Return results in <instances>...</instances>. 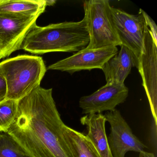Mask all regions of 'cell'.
Returning <instances> with one entry per match:
<instances>
[{
	"instance_id": "6da1fadb",
	"label": "cell",
	"mask_w": 157,
	"mask_h": 157,
	"mask_svg": "<svg viewBox=\"0 0 157 157\" xmlns=\"http://www.w3.org/2000/svg\"><path fill=\"white\" fill-rule=\"evenodd\" d=\"M52 92L39 86L18 101L17 115L7 130L29 157H71Z\"/></svg>"
},
{
	"instance_id": "7a4b0ae2",
	"label": "cell",
	"mask_w": 157,
	"mask_h": 157,
	"mask_svg": "<svg viewBox=\"0 0 157 157\" xmlns=\"http://www.w3.org/2000/svg\"><path fill=\"white\" fill-rule=\"evenodd\" d=\"M90 38L86 18L44 27L35 25L24 40L21 48L33 54L51 52L77 53L85 49Z\"/></svg>"
},
{
	"instance_id": "3957f363",
	"label": "cell",
	"mask_w": 157,
	"mask_h": 157,
	"mask_svg": "<svg viewBox=\"0 0 157 157\" xmlns=\"http://www.w3.org/2000/svg\"><path fill=\"white\" fill-rule=\"evenodd\" d=\"M47 71L41 57L21 55L0 63V74L7 85L6 99L18 101L40 86Z\"/></svg>"
},
{
	"instance_id": "277c9868",
	"label": "cell",
	"mask_w": 157,
	"mask_h": 157,
	"mask_svg": "<svg viewBox=\"0 0 157 157\" xmlns=\"http://www.w3.org/2000/svg\"><path fill=\"white\" fill-rule=\"evenodd\" d=\"M83 7L90 38V43L85 49L121 46V42L113 25L112 7L109 1H85Z\"/></svg>"
},
{
	"instance_id": "5b68a950",
	"label": "cell",
	"mask_w": 157,
	"mask_h": 157,
	"mask_svg": "<svg viewBox=\"0 0 157 157\" xmlns=\"http://www.w3.org/2000/svg\"><path fill=\"white\" fill-rule=\"evenodd\" d=\"M138 69L147 94L155 126L157 124V45L145 24L144 41L138 60Z\"/></svg>"
},
{
	"instance_id": "8992f818",
	"label": "cell",
	"mask_w": 157,
	"mask_h": 157,
	"mask_svg": "<svg viewBox=\"0 0 157 157\" xmlns=\"http://www.w3.org/2000/svg\"><path fill=\"white\" fill-rule=\"evenodd\" d=\"M111 15L113 25L121 45L132 51L138 60L143 47L145 25L141 9L138 14L135 15L112 7Z\"/></svg>"
},
{
	"instance_id": "52a82bcc",
	"label": "cell",
	"mask_w": 157,
	"mask_h": 157,
	"mask_svg": "<svg viewBox=\"0 0 157 157\" xmlns=\"http://www.w3.org/2000/svg\"><path fill=\"white\" fill-rule=\"evenodd\" d=\"M104 116L111 125L107 141L113 157H125L129 151H144L147 147L133 134L119 110L107 112Z\"/></svg>"
},
{
	"instance_id": "ba28073f",
	"label": "cell",
	"mask_w": 157,
	"mask_h": 157,
	"mask_svg": "<svg viewBox=\"0 0 157 157\" xmlns=\"http://www.w3.org/2000/svg\"><path fill=\"white\" fill-rule=\"evenodd\" d=\"M39 16L30 18L0 14V59L21 48L25 36Z\"/></svg>"
},
{
	"instance_id": "9c48e42d",
	"label": "cell",
	"mask_w": 157,
	"mask_h": 157,
	"mask_svg": "<svg viewBox=\"0 0 157 157\" xmlns=\"http://www.w3.org/2000/svg\"><path fill=\"white\" fill-rule=\"evenodd\" d=\"M128 94V88L124 84L106 82L92 94L82 97L79 105L82 114L102 113L115 110L117 105L124 102Z\"/></svg>"
},
{
	"instance_id": "30bf717a",
	"label": "cell",
	"mask_w": 157,
	"mask_h": 157,
	"mask_svg": "<svg viewBox=\"0 0 157 157\" xmlns=\"http://www.w3.org/2000/svg\"><path fill=\"white\" fill-rule=\"evenodd\" d=\"M118 52L117 47L84 49L71 56L48 66V69L66 71L71 74L82 70L102 69L104 65Z\"/></svg>"
},
{
	"instance_id": "8fae6325",
	"label": "cell",
	"mask_w": 157,
	"mask_h": 157,
	"mask_svg": "<svg viewBox=\"0 0 157 157\" xmlns=\"http://www.w3.org/2000/svg\"><path fill=\"white\" fill-rule=\"evenodd\" d=\"M120 51L110 58L102 68L106 82L124 84L133 67H137L138 60L132 51L121 45Z\"/></svg>"
},
{
	"instance_id": "7c38bea8",
	"label": "cell",
	"mask_w": 157,
	"mask_h": 157,
	"mask_svg": "<svg viewBox=\"0 0 157 157\" xmlns=\"http://www.w3.org/2000/svg\"><path fill=\"white\" fill-rule=\"evenodd\" d=\"M105 120L102 113L90 114L81 118V124L86 126V135L93 144L101 157H113L105 132Z\"/></svg>"
},
{
	"instance_id": "4fadbf2b",
	"label": "cell",
	"mask_w": 157,
	"mask_h": 157,
	"mask_svg": "<svg viewBox=\"0 0 157 157\" xmlns=\"http://www.w3.org/2000/svg\"><path fill=\"white\" fill-rule=\"evenodd\" d=\"M46 7V0H0V14L24 18L39 16Z\"/></svg>"
},
{
	"instance_id": "5bb4252c",
	"label": "cell",
	"mask_w": 157,
	"mask_h": 157,
	"mask_svg": "<svg viewBox=\"0 0 157 157\" xmlns=\"http://www.w3.org/2000/svg\"><path fill=\"white\" fill-rule=\"evenodd\" d=\"M63 132L71 157H101L93 144L83 133L65 124Z\"/></svg>"
},
{
	"instance_id": "9a60e30c",
	"label": "cell",
	"mask_w": 157,
	"mask_h": 157,
	"mask_svg": "<svg viewBox=\"0 0 157 157\" xmlns=\"http://www.w3.org/2000/svg\"><path fill=\"white\" fill-rule=\"evenodd\" d=\"M0 157H29L12 136L0 131Z\"/></svg>"
},
{
	"instance_id": "2e32d148",
	"label": "cell",
	"mask_w": 157,
	"mask_h": 157,
	"mask_svg": "<svg viewBox=\"0 0 157 157\" xmlns=\"http://www.w3.org/2000/svg\"><path fill=\"white\" fill-rule=\"evenodd\" d=\"M18 101L6 99L0 102V129L7 132L17 113Z\"/></svg>"
},
{
	"instance_id": "e0dca14e",
	"label": "cell",
	"mask_w": 157,
	"mask_h": 157,
	"mask_svg": "<svg viewBox=\"0 0 157 157\" xmlns=\"http://www.w3.org/2000/svg\"><path fill=\"white\" fill-rule=\"evenodd\" d=\"M141 13L144 17L145 23L151 32L155 44L157 45V27L156 24L150 17L141 9Z\"/></svg>"
},
{
	"instance_id": "ac0fdd59",
	"label": "cell",
	"mask_w": 157,
	"mask_h": 157,
	"mask_svg": "<svg viewBox=\"0 0 157 157\" xmlns=\"http://www.w3.org/2000/svg\"><path fill=\"white\" fill-rule=\"evenodd\" d=\"M7 93L6 81L3 77L0 74V102L6 100Z\"/></svg>"
},
{
	"instance_id": "d6986e66",
	"label": "cell",
	"mask_w": 157,
	"mask_h": 157,
	"mask_svg": "<svg viewBox=\"0 0 157 157\" xmlns=\"http://www.w3.org/2000/svg\"><path fill=\"white\" fill-rule=\"evenodd\" d=\"M139 157H156L153 153L143 151L139 153Z\"/></svg>"
},
{
	"instance_id": "ffe728a7",
	"label": "cell",
	"mask_w": 157,
	"mask_h": 157,
	"mask_svg": "<svg viewBox=\"0 0 157 157\" xmlns=\"http://www.w3.org/2000/svg\"><path fill=\"white\" fill-rule=\"evenodd\" d=\"M56 1H54V0H46L47 6H53L56 3Z\"/></svg>"
},
{
	"instance_id": "44dd1931",
	"label": "cell",
	"mask_w": 157,
	"mask_h": 157,
	"mask_svg": "<svg viewBox=\"0 0 157 157\" xmlns=\"http://www.w3.org/2000/svg\"><path fill=\"white\" fill-rule=\"evenodd\" d=\"M0 131H1V129H0Z\"/></svg>"
}]
</instances>
